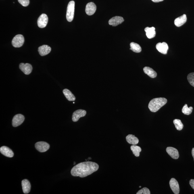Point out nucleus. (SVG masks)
I'll use <instances>...</instances> for the list:
<instances>
[{"mask_svg": "<svg viewBox=\"0 0 194 194\" xmlns=\"http://www.w3.org/2000/svg\"><path fill=\"white\" fill-rule=\"evenodd\" d=\"M99 168L97 163L86 161L76 165L72 168L71 174L73 176L84 178L97 171Z\"/></svg>", "mask_w": 194, "mask_h": 194, "instance_id": "nucleus-1", "label": "nucleus"}, {"mask_svg": "<svg viewBox=\"0 0 194 194\" xmlns=\"http://www.w3.org/2000/svg\"><path fill=\"white\" fill-rule=\"evenodd\" d=\"M167 100L164 97L156 98L150 102L148 107L151 112H156L163 106L166 105Z\"/></svg>", "mask_w": 194, "mask_h": 194, "instance_id": "nucleus-2", "label": "nucleus"}, {"mask_svg": "<svg viewBox=\"0 0 194 194\" xmlns=\"http://www.w3.org/2000/svg\"><path fill=\"white\" fill-rule=\"evenodd\" d=\"M75 3L74 1H71L67 6L66 18L69 22H72L74 18Z\"/></svg>", "mask_w": 194, "mask_h": 194, "instance_id": "nucleus-3", "label": "nucleus"}, {"mask_svg": "<svg viewBox=\"0 0 194 194\" xmlns=\"http://www.w3.org/2000/svg\"><path fill=\"white\" fill-rule=\"evenodd\" d=\"M25 39L22 35H17L13 38L12 42L13 47L15 48H20L24 44Z\"/></svg>", "mask_w": 194, "mask_h": 194, "instance_id": "nucleus-4", "label": "nucleus"}, {"mask_svg": "<svg viewBox=\"0 0 194 194\" xmlns=\"http://www.w3.org/2000/svg\"><path fill=\"white\" fill-rule=\"evenodd\" d=\"M35 147L36 150L40 152L44 153L49 149L50 145L46 142L40 141L36 143Z\"/></svg>", "mask_w": 194, "mask_h": 194, "instance_id": "nucleus-5", "label": "nucleus"}, {"mask_svg": "<svg viewBox=\"0 0 194 194\" xmlns=\"http://www.w3.org/2000/svg\"><path fill=\"white\" fill-rule=\"evenodd\" d=\"M25 117L23 115L18 114L13 117L12 121V124L15 127H17L21 124L25 120Z\"/></svg>", "mask_w": 194, "mask_h": 194, "instance_id": "nucleus-6", "label": "nucleus"}, {"mask_svg": "<svg viewBox=\"0 0 194 194\" xmlns=\"http://www.w3.org/2000/svg\"><path fill=\"white\" fill-rule=\"evenodd\" d=\"M48 21L47 15L42 14L38 18L37 23L38 27L40 28H43L47 26Z\"/></svg>", "mask_w": 194, "mask_h": 194, "instance_id": "nucleus-7", "label": "nucleus"}, {"mask_svg": "<svg viewBox=\"0 0 194 194\" xmlns=\"http://www.w3.org/2000/svg\"><path fill=\"white\" fill-rule=\"evenodd\" d=\"M86 111L85 110L79 109L77 110L73 113L72 117V120L73 122H76L79 120L81 117H84L86 116Z\"/></svg>", "mask_w": 194, "mask_h": 194, "instance_id": "nucleus-8", "label": "nucleus"}, {"mask_svg": "<svg viewBox=\"0 0 194 194\" xmlns=\"http://www.w3.org/2000/svg\"><path fill=\"white\" fill-rule=\"evenodd\" d=\"M19 68L26 75L29 74L32 72V67L31 64L29 63H21L19 65Z\"/></svg>", "mask_w": 194, "mask_h": 194, "instance_id": "nucleus-9", "label": "nucleus"}, {"mask_svg": "<svg viewBox=\"0 0 194 194\" xmlns=\"http://www.w3.org/2000/svg\"><path fill=\"white\" fill-rule=\"evenodd\" d=\"M169 184L171 189L174 194H178L179 193V187L178 181L175 179L172 178L170 179Z\"/></svg>", "mask_w": 194, "mask_h": 194, "instance_id": "nucleus-10", "label": "nucleus"}, {"mask_svg": "<svg viewBox=\"0 0 194 194\" xmlns=\"http://www.w3.org/2000/svg\"><path fill=\"white\" fill-rule=\"evenodd\" d=\"M97 10V6L95 3L90 2L87 4L86 7V12L89 16H91L94 14Z\"/></svg>", "mask_w": 194, "mask_h": 194, "instance_id": "nucleus-11", "label": "nucleus"}, {"mask_svg": "<svg viewBox=\"0 0 194 194\" xmlns=\"http://www.w3.org/2000/svg\"><path fill=\"white\" fill-rule=\"evenodd\" d=\"M124 19L120 16H115L111 18L109 21V24L110 25L116 26L121 24L124 22Z\"/></svg>", "mask_w": 194, "mask_h": 194, "instance_id": "nucleus-12", "label": "nucleus"}, {"mask_svg": "<svg viewBox=\"0 0 194 194\" xmlns=\"http://www.w3.org/2000/svg\"><path fill=\"white\" fill-rule=\"evenodd\" d=\"M156 48L159 52L164 54H166L168 51L169 47L168 44L165 42L162 43H159L156 45Z\"/></svg>", "mask_w": 194, "mask_h": 194, "instance_id": "nucleus-13", "label": "nucleus"}, {"mask_svg": "<svg viewBox=\"0 0 194 194\" xmlns=\"http://www.w3.org/2000/svg\"><path fill=\"white\" fill-rule=\"evenodd\" d=\"M166 151L168 154L173 159H177L179 157V153L178 150L173 147H169L166 149Z\"/></svg>", "mask_w": 194, "mask_h": 194, "instance_id": "nucleus-14", "label": "nucleus"}, {"mask_svg": "<svg viewBox=\"0 0 194 194\" xmlns=\"http://www.w3.org/2000/svg\"><path fill=\"white\" fill-rule=\"evenodd\" d=\"M0 151L2 154L8 157H12L14 156V153L9 147L3 146L0 148Z\"/></svg>", "mask_w": 194, "mask_h": 194, "instance_id": "nucleus-15", "label": "nucleus"}, {"mask_svg": "<svg viewBox=\"0 0 194 194\" xmlns=\"http://www.w3.org/2000/svg\"><path fill=\"white\" fill-rule=\"evenodd\" d=\"M51 51V48L48 45H43L38 48V51L41 56H44L49 54Z\"/></svg>", "mask_w": 194, "mask_h": 194, "instance_id": "nucleus-16", "label": "nucleus"}, {"mask_svg": "<svg viewBox=\"0 0 194 194\" xmlns=\"http://www.w3.org/2000/svg\"><path fill=\"white\" fill-rule=\"evenodd\" d=\"M187 20V16L186 15L184 14L175 19L174 20V24L176 26L179 27L185 24Z\"/></svg>", "mask_w": 194, "mask_h": 194, "instance_id": "nucleus-17", "label": "nucleus"}, {"mask_svg": "<svg viewBox=\"0 0 194 194\" xmlns=\"http://www.w3.org/2000/svg\"><path fill=\"white\" fill-rule=\"evenodd\" d=\"M22 186L23 192L25 194H28L30 192L31 190V184L27 179H24L22 181Z\"/></svg>", "mask_w": 194, "mask_h": 194, "instance_id": "nucleus-18", "label": "nucleus"}, {"mask_svg": "<svg viewBox=\"0 0 194 194\" xmlns=\"http://www.w3.org/2000/svg\"><path fill=\"white\" fill-rule=\"evenodd\" d=\"M155 28L153 27L151 28L146 27L145 29L146 35L148 38L151 39L155 37L156 35Z\"/></svg>", "mask_w": 194, "mask_h": 194, "instance_id": "nucleus-19", "label": "nucleus"}, {"mask_svg": "<svg viewBox=\"0 0 194 194\" xmlns=\"http://www.w3.org/2000/svg\"><path fill=\"white\" fill-rule=\"evenodd\" d=\"M143 70L145 74H147L150 77L152 78L156 77L157 73L152 68H150L149 67H146L143 68Z\"/></svg>", "mask_w": 194, "mask_h": 194, "instance_id": "nucleus-20", "label": "nucleus"}, {"mask_svg": "<svg viewBox=\"0 0 194 194\" xmlns=\"http://www.w3.org/2000/svg\"><path fill=\"white\" fill-rule=\"evenodd\" d=\"M126 140L127 143L130 144L136 145L139 143V140L132 134H129L126 136Z\"/></svg>", "mask_w": 194, "mask_h": 194, "instance_id": "nucleus-21", "label": "nucleus"}, {"mask_svg": "<svg viewBox=\"0 0 194 194\" xmlns=\"http://www.w3.org/2000/svg\"><path fill=\"white\" fill-rule=\"evenodd\" d=\"M63 93L65 97L69 101H74L75 100L76 97L70 90L67 89L63 90Z\"/></svg>", "mask_w": 194, "mask_h": 194, "instance_id": "nucleus-22", "label": "nucleus"}, {"mask_svg": "<svg viewBox=\"0 0 194 194\" xmlns=\"http://www.w3.org/2000/svg\"><path fill=\"white\" fill-rule=\"evenodd\" d=\"M130 47L132 51L134 52L139 53L141 51V48L138 44L132 42L130 44Z\"/></svg>", "mask_w": 194, "mask_h": 194, "instance_id": "nucleus-23", "label": "nucleus"}, {"mask_svg": "<svg viewBox=\"0 0 194 194\" xmlns=\"http://www.w3.org/2000/svg\"><path fill=\"white\" fill-rule=\"evenodd\" d=\"M130 149L133 154L135 155L136 157H139L140 156V153L141 151V148L139 146L135 145H133L130 147Z\"/></svg>", "mask_w": 194, "mask_h": 194, "instance_id": "nucleus-24", "label": "nucleus"}, {"mask_svg": "<svg viewBox=\"0 0 194 194\" xmlns=\"http://www.w3.org/2000/svg\"><path fill=\"white\" fill-rule=\"evenodd\" d=\"M193 109L192 107H188L187 105L186 104L182 109V112L184 114L189 115L192 113Z\"/></svg>", "mask_w": 194, "mask_h": 194, "instance_id": "nucleus-25", "label": "nucleus"}, {"mask_svg": "<svg viewBox=\"0 0 194 194\" xmlns=\"http://www.w3.org/2000/svg\"><path fill=\"white\" fill-rule=\"evenodd\" d=\"M173 123L176 130H181L183 128V125L181 121L178 119H175L173 120Z\"/></svg>", "mask_w": 194, "mask_h": 194, "instance_id": "nucleus-26", "label": "nucleus"}, {"mask_svg": "<svg viewBox=\"0 0 194 194\" xmlns=\"http://www.w3.org/2000/svg\"><path fill=\"white\" fill-rule=\"evenodd\" d=\"M187 79L191 85L194 87V73H191L189 74Z\"/></svg>", "mask_w": 194, "mask_h": 194, "instance_id": "nucleus-27", "label": "nucleus"}, {"mask_svg": "<svg viewBox=\"0 0 194 194\" xmlns=\"http://www.w3.org/2000/svg\"><path fill=\"white\" fill-rule=\"evenodd\" d=\"M150 192L147 188L144 187L140 190L137 193V194H150Z\"/></svg>", "mask_w": 194, "mask_h": 194, "instance_id": "nucleus-28", "label": "nucleus"}, {"mask_svg": "<svg viewBox=\"0 0 194 194\" xmlns=\"http://www.w3.org/2000/svg\"><path fill=\"white\" fill-rule=\"evenodd\" d=\"M18 2L24 7L28 6L30 3V0H18Z\"/></svg>", "mask_w": 194, "mask_h": 194, "instance_id": "nucleus-29", "label": "nucleus"}, {"mask_svg": "<svg viewBox=\"0 0 194 194\" xmlns=\"http://www.w3.org/2000/svg\"><path fill=\"white\" fill-rule=\"evenodd\" d=\"M189 184L192 188L194 190V179H191L190 180Z\"/></svg>", "mask_w": 194, "mask_h": 194, "instance_id": "nucleus-30", "label": "nucleus"}, {"mask_svg": "<svg viewBox=\"0 0 194 194\" xmlns=\"http://www.w3.org/2000/svg\"><path fill=\"white\" fill-rule=\"evenodd\" d=\"M152 1L155 3H158L159 2H162L164 0H151Z\"/></svg>", "mask_w": 194, "mask_h": 194, "instance_id": "nucleus-31", "label": "nucleus"}, {"mask_svg": "<svg viewBox=\"0 0 194 194\" xmlns=\"http://www.w3.org/2000/svg\"><path fill=\"white\" fill-rule=\"evenodd\" d=\"M192 156L193 157L194 160V148H193L192 149Z\"/></svg>", "mask_w": 194, "mask_h": 194, "instance_id": "nucleus-32", "label": "nucleus"}, {"mask_svg": "<svg viewBox=\"0 0 194 194\" xmlns=\"http://www.w3.org/2000/svg\"><path fill=\"white\" fill-rule=\"evenodd\" d=\"M139 187L140 188H141V186H140Z\"/></svg>", "mask_w": 194, "mask_h": 194, "instance_id": "nucleus-33", "label": "nucleus"}]
</instances>
